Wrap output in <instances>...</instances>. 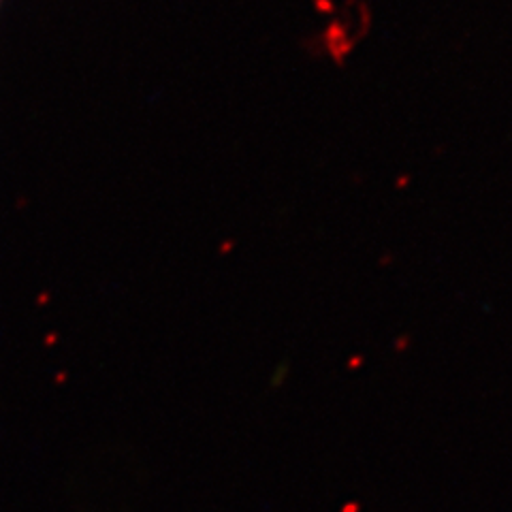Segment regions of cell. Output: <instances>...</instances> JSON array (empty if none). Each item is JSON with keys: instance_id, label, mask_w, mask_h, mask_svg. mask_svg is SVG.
I'll return each instance as SVG.
<instances>
[]
</instances>
